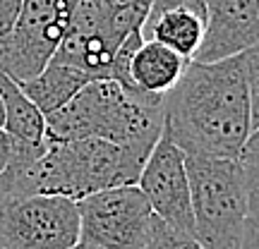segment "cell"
<instances>
[{
    "instance_id": "6da1fadb",
    "label": "cell",
    "mask_w": 259,
    "mask_h": 249,
    "mask_svg": "<svg viewBox=\"0 0 259 249\" xmlns=\"http://www.w3.org/2000/svg\"><path fill=\"white\" fill-rule=\"evenodd\" d=\"M257 46L219 63L190 60L163 96V129L190 156L238 158L257 134Z\"/></svg>"
},
{
    "instance_id": "7a4b0ae2",
    "label": "cell",
    "mask_w": 259,
    "mask_h": 249,
    "mask_svg": "<svg viewBox=\"0 0 259 249\" xmlns=\"http://www.w3.org/2000/svg\"><path fill=\"white\" fill-rule=\"evenodd\" d=\"M161 132L163 96L125 89L113 79L84 84L65 106L46 115L48 139H103L122 146L142 166Z\"/></svg>"
},
{
    "instance_id": "3957f363",
    "label": "cell",
    "mask_w": 259,
    "mask_h": 249,
    "mask_svg": "<svg viewBox=\"0 0 259 249\" xmlns=\"http://www.w3.org/2000/svg\"><path fill=\"white\" fill-rule=\"evenodd\" d=\"M257 134L238 158L185 154L194 240L204 249H240L245 225L257 213Z\"/></svg>"
},
{
    "instance_id": "277c9868",
    "label": "cell",
    "mask_w": 259,
    "mask_h": 249,
    "mask_svg": "<svg viewBox=\"0 0 259 249\" xmlns=\"http://www.w3.org/2000/svg\"><path fill=\"white\" fill-rule=\"evenodd\" d=\"M79 242L77 202L24 194L0 202V249H72Z\"/></svg>"
},
{
    "instance_id": "5b68a950",
    "label": "cell",
    "mask_w": 259,
    "mask_h": 249,
    "mask_svg": "<svg viewBox=\"0 0 259 249\" xmlns=\"http://www.w3.org/2000/svg\"><path fill=\"white\" fill-rule=\"evenodd\" d=\"M72 0H22L17 22L0 46V72L15 82L38 74L70 27Z\"/></svg>"
},
{
    "instance_id": "8992f818",
    "label": "cell",
    "mask_w": 259,
    "mask_h": 249,
    "mask_svg": "<svg viewBox=\"0 0 259 249\" xmlns=\"http://www.w3.org/2000/svg\"><path fill=\"white\" fill-rule=\"evenodd\" d=\"M79 242L101 249H139L154 211L137 185H118L77 202Z\"/></svg>"
},
{
    "instance_id": "52a82bcc",
    "label": "cell",
    "mask_w": 259,
    "mask_h": 249,
    "mask_svg": "<svg viewBox=\"0 0 259 249\" xmlns=\"http://www.w3.org/2000/svg\"><path fill=\"white\" fill-rule=\"evenodd\" d=\"M137 187L149 202L154 216H158L170 228L192 235L194 218L185 154L176 146V141L168 137L166 129L149 151L147 161L139 170Z\"/></svg>"
},
{
    "instance_id": "ba28073f",
    "label": "cell",
    "mask_w": 259,
    "mask_h": 249,
    "mask_svg": "<svg viewBox=\"0 0 259 249\" xmlns=\"http://www.w3.org/2000/svg\"><path fill=\"white\" fill-rule=\"evenodd\" d=\"M259 0H206V27L194 63H219L257 46Z\"/></svg>"
},
{
    "instance_id": "9c48e42d",
    "label": "cell",
    "mask_w": 259,
    "mask_h": 249,
    "mask_svg": "<svg viewBox=\"0 0 259 249\" xmlns=\"http://www.w3.org/2000/svg\"><path fill=\"white\" fill-rule=\"evenodd\" d=\"M206 0H151L142 38H151L192 60L204 38Z\"/></svg>"
},
{
    "instance_id": "30bf717a",
    "label": "cell",
    "mask_w": 259,
    "mask_h": 249,
    "mask_svg": "<svg viewBox=\"0 0 259 249\" xmlns=\"http://www.w3.org/2000/svg\"><path fill=\"white\" fill-rule=\"evenodd\" d=\"M187 63L190 60L178 56L176 51H170L163 43L142 38L127 65L130 86L151 96H166L183 77Z\"/></svg>"
},
{
    "instance_id": "8fae6325",
    "label": "cell",
    "mask_w": 259,
    "mask_h": 249,
    "mask_svg": "<svg viewBox=\"0 0 259 249\" xmlns=\"http://www.w3.org/2000/svg\"><path fill=\"white\" fill-rule=\"evenodd\" d=\"M89 82H94V79L89 74H84L82 70L51 60L31 79H24V82H17V84H19V89L24 91V96L36 106L38 111L44 113V115H51L60 106H65L84 84H89Z\"/></svg>"
},
{
    "instance_id": "7c38bea8",
    "label": "cell",
    "mask_w": 259,
    "mask_h": 249,
    "mask_svg": "<svg viewBox=\"0 0 259 249\" xmlns=\"http://www.w3.org/2000/svg\"><path fill=\"white\" fill-rule=\"evenodd\" d=\"M149 10L151 0H101L103 27L113 46L118 48L130 34L142 31Z\"/></svg>"
},
{
    "instance_id": "4fadbf2b",
    "label": "cell",
    "mask_w": 259,
    "mask_h": 249,
    "mask_svg": "<svg viewBox=\"0 0 259 249\" xmlns=\"http://www.w3.org/2000/svg\"><path fill=\"white\" fill-rule=\"evenodd\" d=\"M139 249H204V247L194 240V235L176 230L168 223L161 221L158 216H154L147 237H144Z\"/></svg>"
},
{
    "instance_id": "5bb4252c",
    "label": "cell",
    "mask_w": 259,
    "mask_h": 249,
    "mask_svg": "<svg viewBox=\"0 0 259 249\" xmlns=\"http://www.w3.org/2000/svg\"><path fill=\"white\" fill-rule=\"evenodd\" d=\"M19 8H22V0H0V46L8 41L10 31L17 22Z\"/></svg>"
},
{
    "instance_id": "9a60e30c",
    "label": "cell",
    "mask_w": 259,
    "mask_h": 249,
    "mask_svg": "<svg viewBox=\"0 0 259 249\" xmlns=\"http://www.w3.org/2000/svg\"><path fill=\"white\" fill-rule=\"evenodd\" d=\"M10 156H12V144H10L8 132L0 127V175L5 173V168L10 163Z\"/></svg>"
},
{
    "instance_id": "2e32d148",
    "label": "cell",
    "mask_w": 259,
    "mask_h": 249,
    "mask_svg": "<svg viewBox=\"0 0 259 249\" xmlns=\"http://www.w3.org/2000/svg\"><path fill=\"white\" fill-rule=\"evenodd\" d=\"M72 249H101V247H92V244H84V242H77Z\"/></svg>"
},
{
    "instance_id": "e0dca14e",
    "label": "cell",
    "mask_w": 259,
    "mask_h": 249,
    "mask_svg": "<svg viewBox=\"0 0 259 249\" xmlns=\"http://www.w3.org/2000/svg\"><path fill=\"white\" fill-rule=\"evenodd\" d=\"M3 122H5V108H3V98H0V127H3Z\"/></svg>"
}]
</instances>
